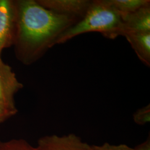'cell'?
Returning a JSON list of instances; mask_svg holds the SVG:
<instances>
[{
  "instance_id": "obj_1",
  "label": "cell",
  "mask_w": 150,
  "mask_h": 150,
  "mask_svg": "<svg viewBox=\"0 0 150 150\" xmlns=\"http://www.w3.org/2000/svg\"><path fill=\"white\" fill-rule=\"evenodd\" d=\"M16 32L13 46L16 57L30 65L55 45L61 35L81 19L56 13L36 0H15Z\"/></svg>"
},
{
  "instance_id": "obj_2",
  "label": "cell",
  "mask_w": 150,
  "mask_h": 150,
  "mask_svg": "<svg viewBox=\"0 0 150 150\" xmlns=\"http://www.w3.org/2000/svg\"><path fill=\"white\" fill-rule=\"evenodd\" d=\"M122 19L108 0L91 1L86 14L79 21L62 33L56 44H62L79 35L97 32L103 36L114 39L119 36Z\"/></svg>"
},
{
  "instance_id": "obj_3",
  "label": "cell",
  "mask_w": 150,
  "mask_h": 150,
  "mask_svg": "<svg viewBox=\"0 0 150 150\" xmlns=\"http://www.w3.org/2000/svg\"><path fill=\"white\" fill-rule=\"evenodd\" d=\"M16 23L15 0H0V57L5 48L13 45Z\"/></svg>"
},
{
  "instance_id": "obj_4",
  "label": "cell",
  "mask_w": 150,
  "mask_h": 150,
  "mask_svg": "<svg viewBox=\"0 0 150 150\" xmlns=\"http://www.w3.org/2000/svg\"><path fill=\"white\" fill-rule=\"evenodd\" d=\"M37 147L39 150H92V145L73 134L44 136L38 140Z\"/></svg>"
},
{
  "instance_id": "obj_5",
  "label": "cell",
  "mask_w": 150,
  "mask_h": 150,
  "mask_svg": "<svg viewBox=\"0 0 150 150\" xmlns=\"http://www.w3.org/2000/svg\"><path fill=\"white\" fill-rule=\"evenodd\" d=\"M23 87L8 64L0 57V103L7 107L16 108L14 96Z\"/></svg>"
},
{
  "instance_id": "obj_6",
  "label": "cell",
  "mask_w": 150,
  "mask_h": 150,
  "mask_svg": "<svg viewBox=\"0 0 150 150\" xmlns=\"http://www.w3.org/2000/svg\"><path fill=\"white\" fill-rule=\"evenodd\" d=\"M44 8L59 15L81 19L91 4L90 0H36Z\"/></svg>"
},
{
  "instance_id": "obj_7",
  "label": "cell",
  "mask_w": 150,
  "mask_h": 150,
  "mask_svg": "<svg viewBox=\"0 0 150 150\" xmlns=\"http://www.w3.org/2000/svg\"><path fill=\"white\" fill-rule=\"evenodd\" d=\"M119 36L129 33L150 32V4L144 6L122 18Z\"/></svg>"
},
{
  "instance_id": "obj_8",
  "label": "cell",
  "mask_w": 150,
  "mask_h": 150,
  "mask_svg": "<svg viewBox=\"0 0 150 150\" xmlns=\"http://www.w3.org/2000/svg\"><path fill=\"white\" fill-rule=\"evenodd\" d=\"M134 49L139 60L150 66V32L129 33L124 36Z\"/></svg>"
},
{
  "instance_id": "obj_9",
  "label": "cell",
  "mask_w": 150,
  "mask_h": 150,
  "mask_svg": "<svg viewBox=\"0 0 150 150\" xmlns=\"http://www.w3.org/2000/svg\"><path fill=\"white\" fill-rule=\"evenodd\" d=\"M111 5L118 12L121 19L144 6L150 4L149 0H108Z\"/></svg>"
},
{
  "instance_id": "obj_10",
  "label": "cell",
  "mask_w": 150,
  "mask_h": 150,
  "mask_svg": "<svg viewBox=\"0 0 150 150\" xmlns=\"http://www.w3.org/2000/svg\"><path fill=\"white\" fill-rule=\"evenodd\" d=\"M1 150H39L33 147L26 141L22 139H13L6 142H2Z\"/></svg>"
},
{
  "instance_id": "obj_11",
  "label": "cell",
  "mask_w": 150,
  "mask_h": 150,
  "mask_svg": "<svg viewBox=\"0 0 150 150\" xmlns=\"http://www.w3.org/2000/svg\"><path fill=\"white\" fill-rule=\"evenodd\" d=\"M133 117L134 122L139 125H144L150 122V105L139 109L134 114Z\"/></svg>"
},
{
  "instance_id": "obj_12",
  "label": "cell",
  "mask_w": 150,
  "mask_h": 150,
  "mask_svg": "<svg viewBox=\"0 0 150 150\" xmlns=\"http://www.w3.org/2000/svg\"><path fill=\"white\" fill-rule=\"evenodd\" d=\"M92 150H133V148L125 144L112 145L106 142L101 145H92Z\"/></svg>"
},
{
  "instance_id": "obj_13",
  "label": "cell",
  "mask_w": 150,
  "mask_h": 150,
  "mask_svg": "<svg viewBox=\"0 0 150 150\" xmlns=\"http://www.w3.org/2000/svg\"><path fill=\"white\" fill-rule=\"evenodd\" d=\"M17 108H12L7 107L0 103V123H2L16 115Z\"/></svg>"
},
{
  "instance_id": "obj_14",
  "label": "cell",
  "mask_w": 150,
  "mask_h": 150,
  "mask_svg": "<svg viewBox=\"0 0 150 150\" xmlns=\"http://www.w3.org/2000/svg\"><path fill=\"white\" fill-rule=\"evenodd\" d=\"M133 150H150V136L144 142L133 148Z\"/></svg>"
},
{
  "instance_id": "obj_15",
  "label": "cell",
  "mask_w": 150,
  "mask_h": 150,
  "mask_svg": "<svg viewBox=\"0 0 150 150\" xmlns=\"http://www.w3.org/2000/svg\"><path fill=\"white\" fill-rule=\"evenodd\" d=\"M1 144H2V142L0 141V150H1Z\"/></svg>"
}]
</instances>
